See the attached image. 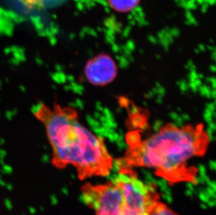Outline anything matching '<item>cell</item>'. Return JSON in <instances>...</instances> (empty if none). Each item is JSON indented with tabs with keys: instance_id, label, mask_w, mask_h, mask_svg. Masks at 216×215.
<instances>
[{
	"instance_id": "1",
	"label": "cell",
	"mask_w": 216,
	"mask_h": 215,
	"mask_svg": "<svg viewBox=\"0 0 216 215\" xmlns=\"http://www.w3.org/2000/svg\"><path fill=\"white\" fill-rule=\"evenodd\" d=\"M33 114L44 126L55 168L72 166L81 180L110 174L114 160L104 140L81 124L75 109L39 102Z\"/></svg>"
},
{
	"instance_id": "2",
	"label": "cell",
	"mask_w": 216,
	"mask_h": 215,
	"mask_svg": "<svg viewBox=\"0 0 216 215\" xmlns=\"http://www.w3.org/2000/svg\"><path fill=\"white\" fill-rule=\"evenodd\" d=\"M210 141L203 124H168L148 138L131 144L116 164L121 170L152 169L171 184L194 182L196 171L188 164L193 158L205 155Z\"/></svg>"
},
{
	"instance_id": "3",
	"label": "cell",
	"mask_w": 216,
	"mask_h": 215,
	"mask_svg": "<svg viewBox=\"0 0 216 215\" xmlns=\"http://www.w3.org/2000/svg\"><path fill=\"white\" fill-rule=\"evenodd\" d=\"M81 193L95 215H145L159 200L155 189L138 178L131 169H121L105 184H86Z\"/></svg>"
},
{
	"instance_id": "4",
	"label": "cell",
	"mask_w": 216,
	"mask_h": 215,
	"mask_svg": "<svg viewBox=\"0 0 216 215\" xmlns=\"http://www.w3.org/2000/svg\"><path fill=\"white\" fill-rule=\"evenodd\" d=\"M85 75L92 85H108L116 78V64L109 55L102 53L87 61L85 67Z\"/></svg>"
},
{
	"instance_id": "5",
	"label": "cell",
	"mask_w": 216,
	"mask_h": 215,
	"mask_svg": "<svg viewBox=\"0 0 216 215\" xmlns=\"http://www.w3.org/2000/svg\"><path fill=\"white\" fill-rule=\"evenodd\" d=\"M65 0H20L29 9H44L53 8L63 4Z\"/></svg>"
},
{
	"instance_id": "6",
	"label": "cell",
	"mask_w": 216,
	"mask_h": 215,
	"mask_svg": "<svg viewBox=\"0 0 216 215\" xmlns=\"http://www.w3.org/2000/svg\"><path fill=\"white\" fill-rule=\"evenodd\" d=\"M109 5L117 12H129L139 4L140 0H107Z\"/></svg>"
},
{
	"instance_id": "7",
	"label": "cell",
	"mask_w": 216,
	"mask_h": 215,
	"mask_svg": "<svg viewBox=\"0 0 216 215\" xmlns=\"http://www.w3.org/2000/svg\"><path fill=\"white\" fill-rule=\"evenodd\" d=\"M145 215H180L160 200L155 202L149 208Z\"/></svg>"
}]
</instances>
